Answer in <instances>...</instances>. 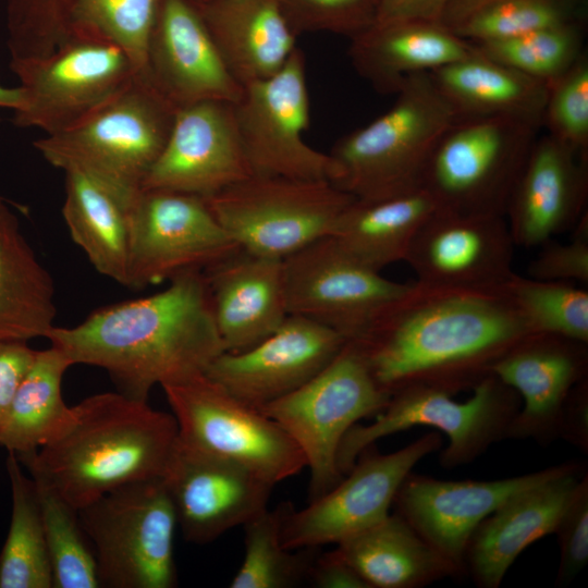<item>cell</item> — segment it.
Returning a JSON list of instances; mask_svg holds the SVG:
<instances>
[{
  "label": "cell",
  "instance_id": "cell-19",
  "mask_svg": "<svg viewBox=\"0 0 588 588\" xmlns=\"http://www.w3.org/2000/svg\"><path fill=\"white\" fill-rule=\"evenodd\" d=\"M577 464L565 462L497 480H440L411 473L395 495L394 512L465 575L467 543L482 519L511 495Z\"/></svg>",
  "mask_w": 588,
  "mask_h": 588
},
{
  "label": "cell",
  "instance_id": "cell-12",
  "mask_svg": "<svg viewBox=\"0 0 588 588\" xmlns=\"http://www.w3.org/2000/svg\"><path fill=\"white\" fill-rule=\"evenodd\" d=\"M162 389L182 443L237 463L273 485L306 467L299 448L274 420L205 373Z\"/></svg>",
  "mask_w": 588,
  "mask_h": 588
},
{
  "label": "cell",
  "instance_id": "cell-35",
  "mask_svg": "<svg viewBox=\"0 0 588 588\" xmlns=\"http://www.w3.org/2000/svg\"><path fill=\"white\" fill-rule=\"evenodd\" d=\"M7 471L12 510L0 552V588H52L51 567L35 483L13 453Z\"/></svg>",
  "mask_w": 588,
  "mask_h": 588
},
{
  "label": "cell",
  "instance_id": "cell-7",
  "mask_svg": "<svg viewBox=\"0 0 588 588\" xmlns=\"http://www.w3.org/2000/svg\"><path fill=\"white\" fill-rule=\"evenodd\" d=\"M78 515L94 550L99 587L176 586L177 520L162 477L117 488Z\"/></svg>",
  "mask_w": 588,
  "mask_h": 588
},
{
  "label": "cell",
  "instance_id": "cell-48",
  "mask_svg": "<svg viewBox=\"0 0 588 588\" xmlns=\"http://www.w3.org/2000/svg\"><path fill=\"white\" fill-rule=\"evenodd\" d=\"M559 438L583 452H588V382L580 381L571 391L564 405Z\"/></svg>",
  "mask_w": 588,
  "mask_h": 588
},
{
  "label": "cell",
  "instance_id": "cell-24",
  "mask_svg": "<svg viewBox=\"0 0 588 588\" xmlns=\"http://www.w3.org/2000/svg\"><path fill=\"white\" fill-rule=\"evenodd\" d=\"M587 198L588 157L549 134L537 137L505 211L515 246H540L574 228Z\"/></svg>",
  "mask_w": 588,
  "mask_h": 588
},
{
  "label": "cell",
  "instance_id": "cell-45",
  "mask_svg": "<svg viewBox=\"0 0 588 588\" xmlns=\"http://www.w3.org/2000/svg\"><path fill=\"white\" fill-rule=\"evenodd\" d=\"M569 242L549 240L529 262L528 277L544 281H565L588 284V215L587 211L573 228Z\"/></svg>",
  "mask_w": 588,
  "mask_h": 588
},
{
  "label": "cell",
  "instance_id": "cell-52",
  "mask_svg": "<svg viewBox=\"0 0 588 588\" xmlns=\"http://www.w3.org/2000/svg\"><path fill=\"white\" fill-rule=\"evenodd\" d=\"M188 1H191V2H194V3H195V2H200V1H204V0H188Z\"/></svg>",
  "mask_w": 588,
  "mask_h": 588
},
{
  "label": "cell",
  "instance_id": "cell-23",
  "mask_svg": "<svg viewBox=\"0 0 588 588\" xmlns=\"http://www.w3.org/2000/svg\"><path fill=\"white\" fill-rule=\"evenodd\" d=\"M587 343L548 333L520 339L491 370L520 399L509 438L532 439L540 444L558 439L566 400L575 385L587 379Z\"/></svg>",
  "mask_w": 588,
  "mask_h": 588
},
{
  "label": "cell",
  "instance_id": "cell-39",
  "mask_svg": "<svg viewBox=\"0 0 588 588\" xmlns=\"http://www.w3.org/2000/svg\"><path fill=\"white\" fill-rule=\"evenodd\" d=\"M531 333L588 344V291L574 282L544 281L515 273L506 283Z\"/></svg>",
  "mask_w": 588,
  "mask_h": 588
},
{
  "label": "cell",
  "instance_id": "cell-9",
  "mask_svg": "<svg viewBox=\"0 0 588 588\" xmlns=\"http://www.w3.org/2000/svg\"><path fill=\"white\" fill-rule=\"evenodd\" d=\"M390 397L375 381L357 347L347 341L309 381L259 411L302 451L310 474L311 501L343 478L336 457L345 433L358 420L379 414Z\"/></svg>",
  "mask_w": 588,
  "mask_h": 588
},
{
  "label": "cell",
  "instance_id": "cell-47",
  "mask_svg": "<svg viewBox=\"0 0 588 588\" xmlns=\"http://www.w3.org/2000/svg\"><path fill=\"white\" fill-rule=\"evenodd\" d=\"M307 581L317 588H369L367 583L335 550L314 558Z\"/></svg>",
  "mask_w": 588,
  "mask_h": 588
},
{
  "label": "cell",
  "instance_id": "cell-40",
  "mask_svg": "<svg viewBox=\"0 0 588 588\" xmlns=\"http://www.w3.org/2000/svg\"><path fill=\"white\" fill-rule=\"evenodd\" d=\"M584 24L558 26L474 46L482 54L549 84L585 52Z\"/></svg>",
  "mask_w": 588,
  "mask_h": 588
},
{
  "label": "cell",
  "instance_id": "cell-43",
  "mask_svg": "<svg viewBox=\"0 0 588 588\" xmlns=\"http://www.w3.org/2000/svg\"><path fill=\"white\" fill-rule=\"evenodd\" d=\"M291 30L330 33L350 39L376 22V0H275Z\"/></svg>",
  "mask_w": 588,
  "mask_h": 588
},
{
  "label": "cell",
  "instance_id": "cell-33",
  "mask_svg": "<svg viewBox=\"0 0 588 588\" xmlns=\"http://www.w3.org/2000/svg\"><path fill=\"white\" fill-rule=\"evenodd\" d=\"M71 366L68 356L53 345L35 351L0 433V446L8 453H34L61 439L74 426L76 407L65 404L61 391L63 376Z\"/></svg>",
  "mask_w": 588,
  "mask_h": 588
},
{
  "label": "cell",
  "instance_id": "cell-29",
  "mask_svg": "<svg viewBox=\"0 0 588 588\" xmlns=\"http://www.w3.org/2000/svg\"><path fill=\"white\" fill-rule=\"evenodd\" d=\"M428 74L457 118L501 115L543 126L548 84L476 48L469 56Z\"/></svg>",
  "mask_w": 588,
  "mask_h": 588
},
{
  "label": "cell",
  "instance_id": "cell-34",
  "mask_svg": "<svg viewBox=\"0 0 588 588\" xmlns=\"http://www.w3.org/2000/svg\"><path fill=\"white\" fill-rule=\"evenodd\" d=\"M64 173L62 216L72 240L99 273L127 286L128 205L81 172Z\"/></svg>",
  "mask_w": 588,
  "mask_h": 588
},
{
  "label": "cell",
  "instance_id": "cell-27",
  "mask_svg": "<svg viewBox=\"0 0 588 588\" xmlns=\"http://www.w3.org/2000/svg\"><path fill=\"white\" fill-rule=\"evenodd\" d=\"M350 41L352 66L380 94H396L408 76L430 73L475 50L450 27L432 21L375 23Z\"/></svg>",
  "mask_w": 588,
  "mask_h": 588
},
{
  "label": "cell",
  "instance_id": "cell-10",
  "mask_svg": "<svg viewBox=\"0 0 588 588\" xmlns=\"http://www.w3.org/2000/svg\"><path fill=\"white\" fill-rule=\"evenodd\" d=\"M204 198L242 250L279 259L330 236L355 199L329 181L254 174Z\"/></svg>",
  "mask_w": 588,
  "mask_h": 588
},
{
  "label": "cell",
  "instance_id": "cell-38",
  "mask_svg": "<svg viewBox=\"0 0 588 588\" xmlns=\"http://www.w3.org/2000/svg\"><path fill=\"white\" fill-rule=\"evenodd\" d=\"M34 481V480H33ZM51 567L52 588H98L96 558L78 510L34 481Z\"/></svg>",
  "mask_w": 588,
  "mask_h": 588
},
{
  "label": "cell",
  "instance_id": "cell-6",
  "mask_svg": "<svg viewBox=\"0 0 588 588\" xmlns=\"http://www.w3.org/2000/svg\"><path fill=\"white\" fill-rule=\"evenodd\" d=\"M539 128L510 117L456 118L432 149L421 188L437 209L505 217Z\"/></svg>",
  "mask_w": 588,
  "mask_h": 588
},
{
  "label": "cell",
  "instance_id": "cell-36",
  "mask_svg": "<svg viewBox=\"0 0 588 588\" xmlns=\"http://www.w3.org/2000/svg\"><path fill=\"white\" fill-rule=\"evenodd\" d=\"M243 527L245 552L231 588H293L307 580L317 548L293 553L283 547L280 509H266Z\"/></svg>",
  "mask_w": 588,
  "mask_h": 588
},
{
  "label": "cell",
  "instance_id": "cell-5",
  "mask_svg": "<svg viewBox=\"0 0 588 588\" xmlns=\"http://www.w3.org/2000/svg\"><path fill=\"white\" fill-rule=\"evenodd\" d=\"M394 103L370 123L340 137L328 152L332 184L356 199H376L421 188L428 159L457 118L428 73L408 76Z\"/></svg>",
  "mask_w": 588,
  "mask_h": 588
},
{
  "label": "cell",
  "instance_id": "cell-4",
  "mask_svg": "<svg viewBox=\"0 0 588 588\" xmlns=\"http://www.w3.org/2000/svg\"><path fill=\"white\" fill-rule=\"evenodd\" d=\"M175 111L136 73L82 121L34 147L54 168L81 172L130 205L168 140Z\"/></svg>",
  "mask_w": 588,
  "mask_h": 588
},
{
  "label": "cell",
  "instance_id": "cell-31",
  "mask_svg": "<svg viewBox=\"0 0 588 588\" xmlns=\"http://www.w3.org/2000/svg\"><path fill=\"white\" fill-rule=\"evenodd\" d=\"M56 315L53 281L0 197V341L46 338Z\"/></svg>",
  "mask_w": 588,
  "mask_h": 588
},
{
  "label": "cell",
  "instance_id": "cell-1",
  "mask_svg": "<svg viewBox=\"0 0 588 588\" xmlns=\"http://www.w3.org/2000/svg\"><path fill=\"white\" fill-rule=\"evenodd\" d=\"M531 333L506 284L456 287L409 283L350 340L390 396L408 388L455 395L471 390Z\"/></svg>",
  "mask_w": 588,
  "mask_h": 588
},
{
  "label": "cell",
  "instance_id": "cell-50",
  "mask_svg": "<svg viewBox=\"0 0 588 588\" xmlns=\"http://www.w3.org/2000/svg\"><path fill=\"white\" fill-rule=\"evenodd\" d=\"M497 0H449L442 23L452 28L479 8Z\"/></svg>",
  "mask_w": 588,
  "mask_h": 588
},
{
  "label": "cell",
  "instance_id": "cell-32",
  "mask_svg": "<svg viewBox=\"0 0 588 588\" xmlns=\"http://www.w3.org/2000/svg\"><path fill=\"white\" fill-rule=\"evenodd\" d=\"M436 204L422 188L354 199L339 216L330 236L351 256L381 271L405 261L411 244Z\"/></svg>",
  "mask_w": 588,
  "mask_h": 588
},
{
  "label": "cell",
  "instance_id": "cell-46",
  "mask_svg": "<svg viewBox=\"0 0 588 588\" xmlns=\"http://www.w3.org/2000/svg\"><path fill=\"white\" fill-rule=\"evenodd\" d=\"M34 355L28 342L0 341V433L15 390Z\"/></svg>",
  "mask_w": 588,
  "mask_h": 588
},
{
  "label": "cell",
  "instance_id": "cell-51",
  "mask_svg": "<svg viewBox=\"0 0 588 588\" xmlns=\"http://www.w3.org/2000/svg\"><path fill=\"white\" fill-rule=\"evenodd\" d=\"M22 100L20 87L9 88L0 85V108L15 111Z\"/></svg>",
  "mask_w": 588,
  "mask_h": 588
},
{
  "label": "cell",
  "instance_id": "cell-14",
  "mask_svg": "<svg viewBox=\"0 0 588 588\" xmlns=\"http://www.w3.org/2000/svg\"><path fill=\"white\" fill-rule=\"evenodd\" d=\"M441 445V436L428 432L395 452L366 449L333 488L307 506L280 509L283 547L294 551L338 544L381 522L412 469Z\"/></svg>",
  "mask_w": 588,
  "mask_h": 588
},
{
  "label": "cell",
  "instance_id": "cell-26",
  "mask_svg": "<svg viewBox=\"0 0 588 588\" xmlns=\"http://www.w3.org/2000/svg\"><path fill=\"white\" fill-rule=\"evenodd\" d=\"M204 272L224 352L255 345L289 316L283 259L241 249Z\"/></svg>",
  "mask_w": 588,
  "mask_h": 588
},
{
  "label": "cell",
  "instance_id": "cell-15",
  "mask_svg": "<svg viewBox=\"0 0 588 588\" xmlns=\"http://www.w3.org/2000/svg\"><path fill=\"white\" fill-rule=\"evenodd\" d=\"M127 210V287L144 289L188 270H206L241 250L201 196L142 188Z\"/></svg>",
  "mask_w": 588,
  "mask_h": 588
},
{
  "label": "cell",
  "instance_id": "cell-30",
  "mask_svg": "<svg viewBox=\"0 0 588 588\" xmlns=\"http://www.w3.org/2000/svg\"><path fill=\"white\" fill-rule=\"evenodd\" d=\"M334 550L369 588H421L463 575L395 512Z\"/></svg>",
  "mask_w": 588,
  "mask_h": 588
},
{
  "label": "cell",
  "instance_id": "cell-2",
  "mask_svg": "<svg viewBox=\"0 0 588 588\" xmlns=\"http://www.w3.org/2000/svg\"><path fill=\"white\" fill-rule=\"evenodd\" d=\"M152 295L109 305L46 339L72 365L106 370L120 392L147 401L155 385L205 373L224 352L204 270H188Z\"/></svg>",
  "mask_w": 588,
  "mask_h": 588
},
{
  "label": "cell",
  "instance_id": "cell-8",
  "mask_svg": "<svg viewBox=\"0 0 588 588\" xmlns=\"http://www.w3.org/2000/svg\"><path fill=\"white\" fill-rule=\"evenodd\" d=\"M471 391V396L464 402L424 387L394 393L373 422L356 424L345 433L338 450L340 471L345 475L358 456L378 440L415 426L432 427L448 437L449 443L439 457L443 468L474 462L492 444L509 439L520 399L492 373Z\"/></svg>",
  "mask_w": 588,
  "mask_h": 588
},
{
  "label": "cell",
  "instance_id": "cell-3",
  "mask_svg": "<svg viewBox=\"0 0 588 588\" xmlns=\"http://www.w3.org/2000/svg\"><path fill=\"white\" fill-rule=\"evenodd\" d=\"M75 407L65 436L17 456L34 481L81 510L122 486L163 477L177 440L172 414L122 392L98 393Z\"/></svg>",
  "mask_w": 588,
  "mask_h": 588
},
{
  "label": "cell",
  "instance_id": "cell-41",
  "mask_svg": "<svg viewBox=\"0 0 588 588\" xmlns=\"http://www.w3.org/2000/svg\"><path fill=\"white\" fill-rule=\"evenodd\" d=\"M159 1L75 0L73 30L98 35L114 42L130 57L137 74H143Z\"/></svg>",
  "mask_w": 588,
  "mask_h": 588
},
{
  "label": "cell",
  "instance_id": "cell-16",
  "mask_svg": "<svg viewBox=\"0 0 588 588\" xmlns=\"http://www.w3.org/2000/svg\"><path fill=\"white\" fill-rule=\"evenodd\" d=\"M289 315L358 338L409 283L384 278L346 253L331 236L283 259Z\"/></svg>",
  "mask_w": 588,
  "mask_h": 588
},
{
  "label": "cell",
  "instance_id": "cell-44",
  "mask_svg": "<svg viewBox=\"0 0 588 588\" xmlns=\"http://www.w3.org/2000/svg\"><path fill=\"white\" fill-rule=\"evenodd\" d=\"M560 548L555 586L567 587L588 562V475L573 489L554 528Z\"/></svg>",
  "mask_w": 588,
  "mask_h": 588
},
{
  "label": "cell",
  "instance_id": "cell-22",
  "mask_svg": "<svg viewBox=\"0 0 588 588\" xmlns=\"http://www.w3.org/2000/svg\"><path fill=\"white\" fill-rule=\"evenodd\" d=\"M140 75L176 110L210 100L234 103L243 90L188 0L159 1Z\"/></svg>",
  "mask_w": 588,
  "mask_h": 588
},
{
  "label": "cell",
  "instance_id": "cell-42",
  "mask_svg": "<svg viewBox=\"0 0 588 588\" xmlns=\"http://www.w3.org/2000/svg\"><path fill=\"white\" fill-rule=\"evenodd\" d=\"M550 136L588 157V58L584 52L548 84L543 122Z\"/></svg>",
  "mask_w": 588,
  "mask_h": 588
},
{
  "label": "cell",
  "instance_id": "cell-28",
  "mask_svg": "<svg viewBox=\"0 0 588 588\" xmlns=\"http://www.w3.org/2000/svg\"><path fill=\"white\" fill-rule=\"evenodd\" d=\"M226 69L241 85L280 71L297 48L275 0L192 2Z\"/></svg>",
  "mask_w": 588,
  "mask_h": 588
},
{
  "label": "cell",
  "instance_id": "cell-49",
  "mask_svg": "<svg viewBox=\"0 0 588 588\" xmlns=\"http://www.w3.org/2000/svg\"><path fill=\"white\" fill-rule=\"evenodd\" d=\"M449 0H376V22H441Z\"/></svg>",
  "mask_w": 588,
  "mask_h": 588
},
{
  "label": "cell",
  "instance_id": "cell-18",
  "mask_svg": "<svg viewBox=\"0 0 588 588\" xmlns=\"http://www.w3.org/2000/svg\"><path fill=\"white\" fill-rule=\"evenodd\" d=\"M346 342L330 328L289 315L275 331L255 345L235 353L222 352L205 375L259 411L309 381Z\"/></svg>",
  "mask_w": 588,
  "mask_h": 588
},
{
  "label": "cell",
  "instance_id": "cell-21",
  "mask_svg": "<svg viewBox=\"0 0 588 588\" xmlns=\"http://www.w3.org/2000/svg\"><path fill=\"white\" fill-rule=\"evenodd\" d=\"M250 175L232 103L210 100L175 111L168 140L142 188L208 197Z\"/></svg>",
  "mask_w": 588,
  "mask_h": 588
},
{
  "label": "cell",
  "instance_id": "cell-13",
  "mask_svg": "<svg viewBox=\"0 0 588 588\" xmlns=\"http://www.w3.org/2000/svg\"><path fill=\"white\" fill-rule=\"evenodd\" d=\"M232 106L252 174L332 183L336 170L330 155L303 138L310 103L306 59L299 47L275 74L243 86Z\"/></svg>",
  "mask_w": 588,
  "mask_h": 588
},
{
  "label": "cell",
  "instance_id": "cell-11",
  "mask_svg": "<svg viewBox=\"0 0 588 588\" xmlns=\"http://www.w3.org/2000/svg\"><path fill=\"white\" fill-rule=\"evenodd\" d=\"M22 94L13 123L48 134L82 121L137 73L126 52L114 42L82 30L40 59L11 60Z\"/></svg>",
  "mask_w": 588,
  "mask_h": 588
},
{
  "label": "cell",
  "instance_id": "cell-20",
  "mask_svg": "<svg viewBox=\"0 0 588 588\" xmlns=\"http://www.w3.org/2000/svg\"><path fill=\"white\" fill-rule=\"evenodd\" d=\"M514 247L504 216L436 208L417 231L405 261L424 284L498 287L515 274Z\"/></svg>",
  "mask_w": 588,
  "mask_h": 588
},
{
  "label": "cell",
  "instance_id": "cell-37",
  "mask_svg": "<svg viewBox=\"0 0 588 588\" xmlns=\"http://www.w3.org/2000/svg\"><path fill=\"white\" fill-rule=\"evenodd\" d=\"M586 0H497L470 13L451 29L473 45L585 23Z\"/></svg>",
  "mask_w": 588,
  "mask_h": 588
},
{
  "label": "cell",
  "instance_id": "cell-17",
  "mask_svg": "<svg viewBox=\"0 0 588 588\" xmlns=\"http://www.w3.org/2000/svg\"><path fill=\"white\" fill-rule=\"evenodd\" d=\"M186 541L205 544L261 511L274 485L228 458L179 438L162 477Z\"/></svg>",
  "mask_w": 588,
  "mask_h": 588
},
{
  "label": "cell",
  "instance_id": "cell-25",
  "mask_svg": "<svg viewBox=\"0 0 588 588\" xmlns=\"http://www.w3.org/2000/svg\"><path fill=\"white\" fill-rule=\"evenodd\" d=\"M583 474L577 464L501 503L471 534L464 559L465 575L479 588H499L517 556L535 541L553 534Z\"/></svg>",
  "mask_w": 588,
  "mask_h": 588
}]
</instances>
